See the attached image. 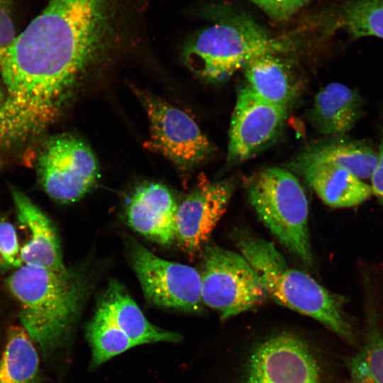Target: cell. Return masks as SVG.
I'll return each mask as SVG.
<instances>
[{
    "mask_svg": "<svg viewBox=\"0 0 383 383\" xmlns=\"http://www.w3.org/2000/svg\"><path fill=\"white\" fill-rule=\"evenodd\" d=\"M200 276L203 304L217 311L223 321L251 309L267 296L248 260L216 245L205 248Z\"/></svg>",
    "mask_w": 383,
    "mask_h": 383,
    "instance_id": "6",
    "label": "cell"
},
{
    "mask_svg": "<svg viewBox=\"0 0 383 383\" xmlns=\"http://www.w3.org/2000/svg\"><path fill=\"white\" fill-rule=\"evenodd\" d=\"M23 265L16 228L0 211V273H10Z\"/></svg>",
    "mask_w": 383,
    "mask_h": 383,
    "instance_id": "23",
    "label": "cell"
},
{
    "mask_svg": "<svg viewBox=\"0 0 383 383\" xmlns=\"http://www.w3.org/2000/svg\"><path fill=\"white\" fill-rule=\"evenodd\" d=\"M87 338L91 348V365L94 367L136 346L113 321L103 299L87 326Z\"/></svg>",
    "mask_w": 383,
    "mask_h": 383,
    "instance_id": "22",
    "label": "cell"
},
{
    "mask_svg": "<svg viewBox=\"0 0 383 383\" xmlns=\"http://www.w3.org/2000/svg\"><path fill=\"white\" fill-rule=\"evenodd\" d=\"M246 192L264 226L288 251L311 266L309 204L296 177L286 169L267 167L248 179Z\"/></svg>",
    "mask_w": 383,
    "mask_h": 383,
    "instance_id": "4",
    "label": "cell"
},
{
    "mask_svg": "<svg viewBox=\"0 0 383 383\" xmlns=\"http://www.w3.org/2000/svg\"><path fill=\"white\" fill-rule=\"evenodd\" d=\"M321 25L328 33L345 31L354 38L383 39V0H348L323 15Z\"/></svg>",
    "mask_w": 383,
    "mask_h": 383,
    "instance_id": "19",
    "label": "cell"
},
{
    "mask_svg": "<svg viewBox=\"0 0 383 383\" xmlns=\"http://www.w3.org/2000/svg\"><path fill=\"white\" fill-rule=\"evenodd\" d=\"M131 252L133 269L150 302L187 312L202 310L201 276L196 269L162 259L135 242Z\"/></svg>",
    "mask_w": 383,
    "mask_h": 383,
    "instance_id": "9",
    "label": "cell"
},
{
    "mask_svg": "<svg viewBox=\"0 0 383 383\" xmlns=\"http://www.w3.org/2000/svg\"><path fill=\"white\" fill-rule=\"evenodd\" d=\"M286 41L273 37L250 16L220 18L196 33L187 43L184 60L190 70L211 82L228 80L252 58L284 53Z\"/></svg>",
    "mask_w": 383,
    "mask_h": 383,
    "instance_id": "3",
    "label": "cell"
},
{
    "mask_svg": "<svg viewBox=\"0 0 383 383\" xmlns=\"http://www.w3.org/2000/svg\"><path fill=\"white\" fill-rule=\"evenodd\" d=\"M38 183L45 193L60 204L83 197L99 174L97 160L89 146L78 137L62 133L50 137L36 162Z\"/></svg>",
    "mask_w": 383,
    "mask_h": 383,
    "instance_id": "7",
    "label": "cell"
},
{
    "mask_svg": "<svg viewBox=\"0 0 383 383\" xmlns=\"http://www.w3.org/2000/svg\"><path fill=\"white\" fill-rule=\"evenodd\" d=\"M40 381V359L35 344L21 325L9 327L0 357V383Z\"/></svg>",
    "mask_w": 383,
    "mask_h": 383,
    "instance_id": "21",
    "label": "cell"
},
{
    "mask_svg": "<svg viewBox=\"0 0 383 383\" xmlns=\"http://www.w3.org/2000/svg\"><path fill=\"white\" fill-rule=\"evenodd\" d=\"M238 246L256 272L267 296L320 322L348 345L357 346L361 333L346 316L343 297L289 266L274 244L264 238L242 234Z\"/></svg>",
    "mask_w": 383,
    "mask_h": 383,
    "instance_id": "2",
    "label": "cell"
},
{
    "mask_svg": "<svg viewBox=\"0 0 383 383\" xmlns=\"http://www.w3.org/2000/svg\"><path fill=\"white\" fill-rule=\"evenodd\" d=\"M19 308L21 326L43 355H53L66 342L78 317L87 286L73 269L62 272L23 265L5 279Z\"/></svg>",
    "mask_w": 383,
    "mask_h": 383,
    "instance_id": "1",
    "label": "cell"
},
{
    "mask_svg": "<svg viewBox=\"0 0 383 383\" xmlns=\"http://www.w3.org/2000/svg\"><path fill=\"white\" fill-rule=\"evenodd\" d=\"M6 99V91L4 83L0 77V111H1Z\"/></svg>",
    "mask_w": 383,
    "mask_h": 383,
    "instance_id": "27",
    "label": "cell"
},
{
    "mask_svg": "<svg viewBox=\"0 0 383 383\" xmlns=\"http://www.w3.org/2000/svg\"><path fill=\"white\" fill-rule=\"evenodd\" d=\"M177 206L167 187L150 183L134 192L125 215L133 230L157 243L167 245L175 239Z\"/></svg>",
    "mask_w": 383,
    "mask_h": 383,
    "instance_id": "14",
    "label": "cell"
},
{
    "mask_svg": "<svg viewBox=\"0 0 383 383\" xmlns=\"http://www.w3.org/2000/svg\"><path fill=\"white\" fill-rule=\"evenodd\" d=\"M287 115V109L265 101L245 84L231 116L228 161H245L267 148L281 133Z\"/></svg>",
    "mask_w": 383,
    "mask_h": 383,
    "instance_id": "10",
    "label": "cell"
},
{
    "mask_svg": "<svg viewBox=\"0 0 383 383\" xmlns=\"http://www.w3.org/2000/svg\"><path fill=\"white\" fill-rule=\"evenodd\" d=\"M279 53H265L250 60L243 67L246 85L259 97L286 109L301 92V77Z\"/></svg>",
    "mask_w": 383,
    "mask_h": 383,
    "instance_id": "15",
    "label": "cell"
},
{
    "mask_svg": "<svg viewBox=\"0 0 383 383\" xmlns=\"http://www.w3.org/2000/svg\"><path fill=\"white\" fill-rule=\"evenodd\" d=\"M326 205L333 208L358 206L372 194V187L349 171L302 153L290 164Z\"/></svg>",
    "mask_w": 383,
    "mask_h": 383,
    "instance_id": "13",
    "label": "cell"
},
{
    "mask_svg": "<svg viewBox=\"0 0 383 383\" xmlns=\"http://www.w3.org/2000/svg\"><path fill=\"white\" fill-rule=\"evenodd\" d=\"M318 348L288 331L258 338L242 357L235 383H336Z\"/></svg>",
    "mask_w": 383,
    "mask_h": 383,
    "instance_id": "5",
    "label": "cell"
},
{
    "mask_svg": "<svg viewBox=\"0 0 383 383\" xmlns=\"http://www.w3.org/2000/svg\"><path fill=\"white\" fill-rule=\"evenodd\" d=\"M16 218L28 231L27 242L21 247L23 265L38 266L62 272L64 263L57 230L47 214L23 191L11 184L9 187Z\"/></svg>",
    "mask_w": 383,
    "mask_h": 383,
    "instance_id": "12",
    "label": "cell"
},
{
    "mask_svg": "<svg viewBox=\"0 0 383 383\" xmlns=\"http://www.w3.org/2000/svg\"><path fill=\"white\" fill-rule=\"evenodd\" d=\"M16 35L12 0H0V47L9 45Z\"/></svg>",
    "mask_w": 383,
    "mask_h": 383,
    "instance_id": "25",
    "label": "cell"
},
{
    "mask_svg": "<svg viewBox=\"0 0 383 383\" xmlns=\"http://www.w3.org/2000/svg\"><path fill=\"white\" fill-rule=\"evenodd\" d=\"M381 140L379 148L378 160L376 167L371 176L372 194L383 205V127L381 131Z\"/></svg>",
    "mask_w": 383,
    "mask_h": 383,
    "instance_id": "26",
    "label": "cell"
},
{
    "mask_svg": "<svg viewBox=\"0 0 383 383\" xmlns=\"http://www.w3.org/2000/svg\"><path fill=\"white\" fill-rule=\"evenodd\" d=\"M102 299L117 326L136 345L157 342L176 343L181 340L179 334L152 324L118 282H112L109 284Z\"/></svg>",
    "mask_w": 383,
    "mask_h": 383,
    "instance_id": "18",
    "label": "cell"
},
{
    "mask_svg": "<svg viewBox=\"0 0 383 383\" xmlns=\"http://www.w3.org/2000/svg\"><path fill=\"white\" fill-rule=\"evenodd\" d=\"M149 120L150 137L147 148L157 151L182 169L206 160L213 147L188 113L157 96L134 88Z\"/></svg>",
    "mask_w": 383,
    "mask_h": 383,
    "instance_id": "8",
    "label": "cell"
},
{
    "mask_svg": "<svg viewBox=\"0 0 383 383\" xmlns=\"http://www.w3.org/2000/svg\"><path fill=\"white\" fill-rule=\"evenodd\" d=\"M343 136L331 137L313 145L302 154L335 164L362 180L370 179L377 163L378 153L365 140Z\"/></svg>",
    "mask_w": 383,
    "mask_h": 383,
    "instance_id": "20",
    "label": "cell"
},
{
    "mask_svg": "<svg viewBox=\"0 0 383 383\" xmlns=\"http://www.w3.org/2000/svg\"><path fill=\"white\" fill-rule=\"evenodd\" d=\"M363 106V99L356 89L332 82L316 94L309 117L319 133L331 137L343 136L362 117Z\"/></svg>",
    "mask_w": 383,
    "mask_h": 383,
    "instance_id": "16",
    "label": "cell"
},
{
    "mask_svg": "<svg viewBox=\"0 0 383 383\" xmlns=\"http://www.w3.org/2000/svg\"><path fill=\"white\" fill-rule=\"evenodd\" d=\"M276 22L289 21L312 0H250Z\"/></svg>",
    "mask_w": 383,
    "mask_h": 383,
    "instance_id": "24",
    "label": "cell"
},
{
    "mask_svg": "<svg viewBox=\"0 0 383 383\" xmlns=\"http://www.w3.org/2000/svg\"><path fill=\"white\" fill-rule=\"evenodd\" d=\"M375 298L366 292L363 332L346 362L347 383H383V310Z\"/></svg>",
    "mask_w": 383,
    "mask_h": 383,
    "instance_id": "17",
    "label": "cell"
},
{
    "mask_svg": "<svg viewBox=\"0 0 383 383\" xmlns=\"http://www.w3.org/2000/svg\"><path fill=\"white\" fill-rule=\"evenodd\" d=\"M234 190L233 179L199 184L178 205L175 238L194 253L204 245L226 211Z\"/></svg>",
    "mask_w": 383,
    "mask_h": 383,
    "instance_id": "11",
    "label": "cell"
}]
</instances>
